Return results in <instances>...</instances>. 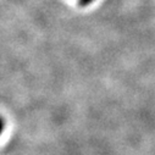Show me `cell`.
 <instances>
[{"label": "cell", "instance_id": "obj_1", "mask_svg": "<svg viewBox=\"0 0 155 155\" xmlns=\"http://www.w3.org/2000/svg\"><path fill=\"white\" fill-rule=\"evenodd\" d=\"M93 2H94V0H80V5L81 6H87L91 3H93Z\"/></svg>", "mask_w": 155, "mask_h": 155}, {"label": "cell", "instance_id": "obj_2", "mask_svg": "<svg viewBox=\"0 0 155 155\" xmlns=\"http://www.w3.org/2000/svg\"><path fill=\"white\" fill-rule=\"evenodd\" d=\"M2 131H3V121L0 120V132H2Z\"/></svg>", "mask_w": 155, "mask_h": 155}]
</instances>
